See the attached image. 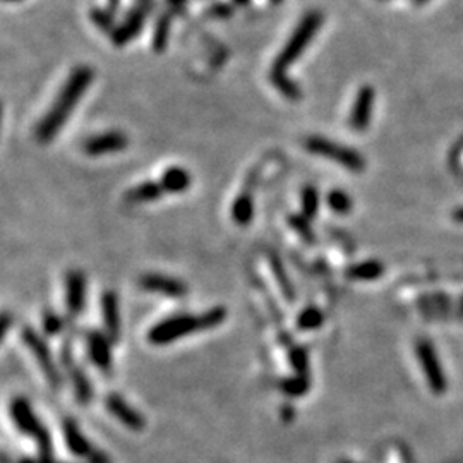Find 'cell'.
<instances>
[{"label": "cell", "instance_id": "8d00e7d4", "mask_svg": "<svg viewBox=\"0 0 463 463\" xmlns=\"http://www.w3.org/2000/svg\"><path fill=\"white\" fill-rule=\"evenodd\" d=\"M9 325H11L9 313H4V316H2V337H6L7 328H9Z\"/></svg>", "mask_w": 463, "mask_h": 463}, {"label": "cell", "instance_id": "83f0119b", "mask_svg": "<svg viewBox=\"0 0 463 463\" xmlns=\"http://www.w3.org/2000/svg\"><path fill=\"white\" fill-rule=\"evenodd\" d=\"M326 204H328V208L332 209L333 213L341 216L348 215L353 208V201L352 197H350V194L341 189H333L332 193L326 196Z\"/></svg>", "mask_w": 463, "mask_h": 463}, {"label": "cell", "instance_id": "2e32d148", "mask_svg": "<svg viewBox=\"0 0 463 463\" xmlns=\"http://www.w3.org/2000/svg\"><path fill=\"white\" fill-rule=\"evenodd\" d=\"M102 316L105 325V334L112 341H119L120 338V311L119 297L114 290H105L102 295Z\"/></svg>", "mask_w": 463, "mask_h": 463}, {"label": "cell", "instance_id": "5bb4252c", "mask_svg": "<svg viewBox=\"0 0 463 463\" xmlns=\"http://www.w3.org/2000/svg\"><path fill=\"white\" fill-rule=\"evenodd\" d=\"M112 344L114 341L107 334L100 332L86 333V347L89 360L102 372H112Z\"/></svg>", "mask_w": 463, "mask_h": 463}, {"label": "cell", "instance_id": "7402d4cb", "mask_svg": "<svg viewBox=\"0 0 463 463\" xmlns=\"http://www.w3.org/2000/svg\"><path fill=\"white\" fill-rule=\"evenodd\" d=\"M384 273L383 263H379L377 259H367L362 261V263L352 264L347 268V276L357 282H374V280L381 278Z\"/></svg>", "mask_w": 463, "mask_h": 463}, {"label": "cell", "instance_id": "3957f363", "mask_svg": "<svg viewBox=\"0 0 463 463\" xmlns=\"http://www.w3.org/2000/svg\"><path fill=\"white\" fill-rule=\"evenodd\" d=\"M322 21H325V18H322L321 11H309V13L302 15L299 25L292 31L287 44L283 45V48L280 50V53L276 56L271 69L285 72L289 71L292 65L297 62V58L306 52L307 46L311 45V41L314 40L318 31L321 30Z\"/></svg>", "mask_w": 463, "mask_h": 463}, {"label": "cell", "instance_id": "74e56055", "mask_svg": "<svg viewBox=\"0 0 463 463\" xmlns=\"http://www.w3.org/2000/svg\"><path fill=\"white\" fill-rule=\"evenodd\" d=\"M230 2H232L235 7H240V9H242V7H247L249 4L252 2V0H230Z\"/></svg>", "mask_w": 463, "mask_h": 463}, {"label": "cell", "instance_id": "8fae6325", "mask_svg": "<svg viewBox=\"0 0 463 463\" xmlns=\"http://www.w3.org/2000/svg\"><path fill=\"white\" fill-rule=\"evenodd\" d=\"M60 362L64 364L65 371L69 372V377L72 381L74 391H76V398L79 403H88L93 396V388L91 383H89L86 372L83 371L81 367H77L76 360H74L72 350H71V344L65 341L62 345V352H60Z\"/></svg>", "mask_w": 463, "mask_h": 463}, {"label": "cell", "instance_id": "d6986e66", "mask_svg": "<svg viewBox=\"0 0 463 463\" xmlns=\"http://www.w3.org/2000/svg\"><path fill=\"white\" fill-rule=\"evenodd\" d=\"M254 218V196L249 189H244L232 203V220L240 227H246Z\"/></svg>", "mask_w": 463, "mask_h": 463}, {"label": "cell", "instance_id": "4dcf8cb0", "mask_svg": "<svg viewBox=\"0 0 463 463\" xmlns=\"http://www.w3.org/2000/svg\"><path fill=\"white\" fill-rule=\"evenodd\" d=\"M289 359L299 376H309V352L306 347H292L289 350Z\"/></svg>", "mask_w": 463, "mask_h": 463}, {"label": "cell", "instance_id": "e575fe53", "mask_svg": "<svg viewBox=\"0 0 463 463\" xmlns=\"http://www.w3.org/2000/svg\"><path fill=\"white\" fill-rule=\"evenodd\" d=\"M134 4H138L139 7H143L148 14L155 13L158 7V0H134Z\"/></svg>", "mask_w": 463, "mask_h": 463}, {"label": "cell", "instance_id": "ba28073f", "mask_svg": "<svg viewBox=\"0 0 463 463\" xmlns=\"http://www.w3.org/2000/svg\"><path fill=\"white\" fill-rule=\"evenodd\" d=\"M148 15L150 14H148L143 7H139L138 4H134V6L129 7L127 13L124 14L122 21L117 25L114 33L108 37L110 38L112 44H114L115 46H126V45H129L132 40H136V38L141 34V31L145 30Z\"/></svg>", "mask_w": 463, "mask_h": 463}, {"label": "cell", "instance_id": "1f68e13d", "mask_svg": "<svg viewBox=\"0 0 463 463\" xmlns=\"http://www.w3.org/2000/svg\"><path fill=\"white\" fill-rule=\"evenodd\" d=\"M233 13H235V6L232 2H227V0H215V2L208 4L204 9V15L206 18L211 19H230Z\"/></svg>", "mask_w": 463, "mask_h": 463}, {"label": "cell", "instance_id": "f35d334b", "mask_svg": "<svg viewBox=\"0 0 463 463\" xmlns=\"http://www.w3.org/2000/svg\"><path fill=\"white\" fill-rule=\"evenodd\" d=\"M453 218H455V220H457V221H462V223H463V208L457 209V211L453 213Z\"/></svg>", "mask_w": 463, "mask_h": 463}, {"label": "cell", "instance_id": "4fadbf2b", "mask_svg": "<svg viewBox=\"0 0 463 463\" xmlns=\"http://www.w3.org/2000/svg\"><path fill=\"white\" fill-rule=\"evenodd\" d=\"M86 306V276L83 271L71 270L65 275V307L71 316H79Z\"/></svg>", "mask_w": 463, "mask_h": 463}, {"label": "cell", "instance_id": "7bdbcfd3", "mask_svg": "<svg viewBox=\"0 0 463 463\" xmlns=\"http://www.w3.org/2000/svg\"><path fill=\"white\" fill-rule=\"evenodd\" d=\"M340 463H352V462H340Z\"/></svg>", "mask_w": 463, "mask_h": 463}, {"label": "cell", "instance_id": "7a4b0ae2", "mask_svg": "<svg viewBox=\"0 0 463 463\" xmlns=\"http://www.w3.org/2000/svg\"><path fill=\"white\" fill-rule=\"evenodd\" d=\"M225 319H227V309L221 306L211 307L201 314H175V316L158 321L148 332V341L157 347L170 345L184 338L185 334L216 328Z\"/></svg>", "mask_w": 463, "mask_h": 463}, {"label": "cell", "instance_id": "8992f818", "mask_svg": "<svg viewBox=\"0 0 463 463\" xmlns=\"http://www.w3.org/2000/svg\"><path fill=\"white\" fill-rule=\"evenodd\" d=\"M417 350V359L420 367H422L424 376H426L427 384H429L431 391L434 395H443L448 388V381H446V374L443 371L441 360H439L438 353H436L434 345L429 340H419L415 345Z\"/></svg>", "mask_w": 463, "mask_h": 463}, {"label": "cell", "instance_id": "6da1fadb", "mask_svg": "<svg viewBox=\"0 0 463 463\" xmlns=\"http://www.w3.org/2000/svg\"><path fill=\"white\" fill-rule=\"evenodd\" d=\"M95 79V72L89 65H77L74 67L65 83L62 84L56 102L48 108L44 119L38 122L34 129V138L38 143H48L60 132L69 117L72 115L74 108L77 107L79 100L86 95L88 88Z\"/></svg>", "mask_w": 463, "mask_h": 463}, {"label": "cell", "instance_id": "7c38bea8", "mask_svg": "<svg viewBox=\"0 0 463 463\" xmlns=\"http://www.w3.org/2000/svg\"><path fill=\"white\" fill-rule=\"evenodd\" d=\"M139 285L146 292H153V294H159L163 297L170 299H182L188 294V285L182 280L163 273L143 275L141 280H139Z\"/></svg>", "mask_w": 463, "mask_h": 463}, {"label": "cell", "instance_id": "d6a6232c", "mask_svg": "<svg viewBox=\"0 0 463 463\" xmlns=\"http://www.w3.org/2000/svg\"><path fill=\"white\" fill-rule=\"evenodd\" d=\"M41 325H44V332L46 334H58L64 328V321L58 314L52 313V311H45L44 319H41Z\"/></svg>", "mask_w": 463, "mask_h": 463}, {"label": "cell", "instance_id": "30bf717a", "mask_svg": "<svg viewBox=\"0 0 463 463\" xmlns=\"http://www.w3.org/2000/svg\"><path fill=\"white\" fill-rule=\"evenodd\" d=\"M129 145V138L120 131H108L103 134H96L84 141V153L88 157H103V155L119 153Z\"/></svg>", "mask_w": 463, "mask_h": 463}, {"label": "cell", "instance_id": "b9f144b4", "mask_svg": "<svg viewBox=\"0 0 463 463\" xmlns=\"http://www.w3.org/2000/svg\"><path fill=\"white\" fill-rule=\"evenodd\" d=\"M4 2H21V0H4Z\"/></svg>", "mask_w": 463, "mask_h": 463}, {"label": "cell", "instance_id": "cb8c5ba5", "mask_svg": "<svg viewBox=\"0 0 463 463\" xmlns=\"http://www.w3.org/2000/svg\"><path fill=\"white\" fill-rule=\"evenodd\" d=\"M64 436H65V441H67L69 450H71L72 453L76 455L91 453V446H89L86 438L79 433V429H77V426L72 422V420H65L64 422Z\"/></svg>", "mask_w": 463, "mask_h": 463}, {"label": "cell", "instance_id": "ffe728a7", "mask_svg": "<svg viewBox=\"0 0 463 463\" xmlns=\"http://www.w3.org/2000/svg\"><path fill=\"white\" fill-rule=\"evenodd\" d=\"M165 194V189L162 188V184L158 182H151V181H145L141 184L134 185L131 190H127L126 197L129 203H153V201H158L159 197Z\"/></svg>", "mask_w": 463, "mask_h": 463}, {"label": "cell", "instance_id": "e0dca14e", "mask_svg": "<svg viewBox=\"0 0 463 463\" xmlns=\"http://www.w3.org/2000/svg\"><path fill=\"white\" fill-rule=\"evenodd\" d=\"M159 184L165 189V194H182L189 190L193 184V177H190L189 170L184 167H169L159 177Z\"/></svg>", "mask_w": 463, "mask_h": 463}, {"label": "cell", "instance_id": "44dd1931", "mask_svg": "<svg viewBox=\"0 0 463 463\" xmlns=\"http://www.w3.org/2000/svg\"><path fill=\"white\" fill-rule=\"evenodd\" d=\"M270 83L273 84L280 95L285 96L287 100H292V102H297V100H301L302 96H304L302 95L301 86L297 84V81L292 79V77L285 71H276V69H271Z\"/></svg>", "mask_w": 463, "mask_h": 463}, {"label": "cell", "instance_id": "f1b7e54d", "mask_svg": "<svg viewBox=\"0 0 463 463\" xmlns=\"http://www.w3.org/2000/svg\"><path fill=\"white\" fill-rule=\"evenodd\" d=\"M319 204H321V197H319V190L314 185H306L301 193V208L302 215H306L309 220L318 216Z\"/></svg>", "mask_w": 463, "mask_h": 463}, {"label": "cell", "instance_id": "d590c367", "mask_svg": "<svg viewBox=\"0 0 463 463\" xmlns=\"http://www.w3.org/2000/svg\"><path fill=\"white\" fill-rule=\"evenodd\" d=\"M120 4H122V0H107V9L108 11H112V13L117 14L119 13V9H120Z\"/></svg>", "mask_w": 463, "mask_h": 463}, {"label": "cell", "instance_id": "9c48e42d", "mask_svg": "<svg viewBox=\"0 0 463 463\" xmlns=\"http://www.w3.org/2000/svg\"><path fill=\"white\" fill-rule=\"evenodd\" d=\"M374 103H376V89L371 84H364L357 91L353 105L350 108L348 124L356 132H364L369 127L374 114Z\"/></svg>", "mask_w": 463, "mask_h": 463}, {"label": "cell", "instance_id": "603a6c76", "mask_svg": "<svg viewBox=\"0 0 463 463\" xmlns=\"http://www.w3.org/2000/svg\"><path fill=\"white\" fill-rule=\"evenodd\" d=\"M268 261H270L271 273L275 275V280H276V283H278L280 290H282L283 297H285L289 302H295V289H294V285H292L285 268H283L282 261H280V258L275 254V252H270Z\"/></svg>", "mask_w": 463, "mask_h": 463}, {"label": "cell", "instance_id": "836d02e7", "mask_svg": "<svg viewBox=\"0 0 463 463\" xmlns=\"http://www.w3.org/2000/svg\"><path fill=\"white\" fill-rule=\"evenodd\" d=\"M189 0H165L167 11H170L174 15H182L188 9Z\"/></svg>", "mask_w": 463, "mask_h": 463}, {"label": "cell", "instance_id": "4316f807", "mask_svg": "<svg viewBox=\"0 0 463 463\" xmlns=\"http://www.w3.org/2000/svg\"><path fill=\"white\" fill-rule=\"evenodd\" d=\"M289 223L292 230L297 233L307 246H314V244H316V233H314V228L311 227V220L306 215H302V213L290 215Z\"/></svg>", "mask_w": 463, "mask_h": 463}, {"label": "cell", "instance_id": "d4e9b609", "mask_svg": "<svg viewBox=\"0 0 463 463\" xmlns=\"http://www.w3.org/2000/svg\"><path fill=\"white\" fill-rule=\"evenodd\" d=\"M322 322H325L322 311L316 306H309L299 313L295 325H297V330H301V332H313V330L321 328Z\"/></svg>", "mask_w": 463, "mask_h": 463}, {"label": "cell", "instance_id": "f546056e", "mask_svg": "<svg viewBox=\"0 0 463 463\" xmlns=\"http://www.w3.org/2000/svg\"><path fill=\"white\" fill-rule=\"evenodd\" d=\"M309 386H311L309 376H299V374H295L294 377H287V379H283L282 383H280L282 391L290 396L306 395V393L309 391Z\"/></svg>", "mask_w": 463, "mask_h": 463}, {"label": "cell", "instance_id": "52a82bcc", "mask_svg": "<svg viewBox=\"0 0 463 463\" xmlns=\"http://www.w3.org/2000/svg\"><path fill=\"white\" fill-rule=\"evenodd\" d=\"M21 338L26 344V347L31 350L34 359H37L41 372H44L46 377V381H48L53 388L60 386L62 383L60 372H58L56 362H53V357L52 353H50V348L48 345H46V341L44 340V337H40V333H37L33 328H30L28 326V328H22Z\"/></svg>", "mask_w": 463, "mask_h": 463}, {"label": "cell", "instance_id": "ac0fdd59", "mask_svg": "<svg viewBox=\"0 0 463 463\" xmlns=\"http://www.w3.org/2000/svg\"><path fill=\"white\" fill-rule=\"evenodd\" d=\"M172 19L174 14L167 9L158 14L153 26V37H151V48L155 53H165L170 41V33H172Z\"/></svg>", "mask_w": 463, "mask_h": 463}, {"label": "cell", "instance_id": "60d3db41", "mask_svg": "<svg viewBox=\"0 0 463 463\" xmlns=\"http://www.w3.org/2000/svg\"><path fill=\"white\" fill-rule=\"evenodd\" d=\"M270 2H271V4H282L283 0H270Z\"/></svg>", "mask_w": 463, "mask_h": 463}, {"label": "cell", "instance_id": "ab89813d", "mask_svg": "<svg viewBox=\"0 0 463 463\" xmlns=\"http://www.w3.org/2000/svg\"><path fill=\"white\" fill-rule=\"evenodd\" d=\"M427 0H414V4H417V6H420V4H426Z\"/></svg>", "mask_w": 463, "mask_h": 463}, {"label": "cell", "instance_id": "277c9868", "mask_svg": "<svg viewBox=\"0 0 463 463\" xmlns=\"http://www.w3.org/2000/svg\"><path fill=\"white\" fill-rule=\"evenodd\" d=\"M304 146L309 153L332 159V162L345 167L353 174H359L365 169V159L359 151L340 145V143L325 138V136H311V138L306 139Z\"/></svg>", "mask_w": 463, "mask_h": 463}, {"label": "cell", "instance_id": "484cf974", "mask_svg": "<svg viewBox=\"0 0 463 463\" xmlns=\"http://www.w3.org/2000/svg\"><path fill=\"white\" fill-rule=\"evenodd\" d=\"M89 19H91V22L96 28L103 31V33H107L108 37L114 33L117 25H119L115 19V14L112 13V11H108L107 7H91V9H89Z\"/></svg>", "mask_w": 463, "mask_h": 463}, {"label": "cell", "instance_id": "9a60e30c", "mask_svg": "<svg viewBox=\"0 0 463 463\" xmlns=\"http://www.w3.org/2000/svg\"><path fill=\"white\" fill-rule=\"evenodd\" d=\"M105 405H107L108 412H112V414H114L124 426L129 427V429L141 431L143 427H145V417H143L138 410H134V408H132L122 396L117 395V393H112V395L107 396Z\"/></svg>", "mask_w": 463, "mask_h": 463}, {"label": "cell", "instance_id": "5b68a950", "mask_svg": "<svg viewBox=\"0 0 463 463\" xmlns=\"http://www.w3.org/2000/svg\"><path fill=\"white\" fill-rule=\"evenodd\" d=\"M11 415H13V422L15 424L22 434H30L37 439L40 453L48 460L50 457V436L46 433L44 424L38 422L37 415H34L33 408L30 402L22 396H18L11 402Z\"/></svg>", "mask_w": 463, "mask_h": 463}]
</instances>
